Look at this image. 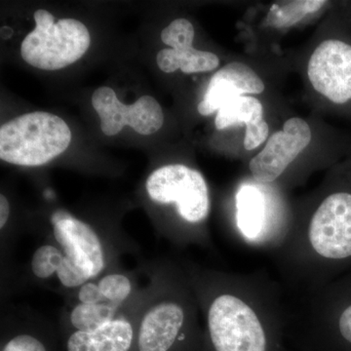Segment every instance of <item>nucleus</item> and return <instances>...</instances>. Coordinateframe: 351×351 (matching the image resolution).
Instances as JSON below:
<instances>
[{
	"instance_id": "12",
	"label": "nucleus",
	"mask_w": 351,
	"mask_h": 351,
	"mask_svg": "<svg viewBox=\"0 0 351 351\" xmlns=\"http://www.w3.org/2000/svg\"><path fill=\"white\" fill-rule=\"evenodd\" d=\"M263 105L258 99L251 96L237 97L219 108L215 124L219 130L245 124L247 129L244 147L247 151H253L269 137V124L263 120Z\"/></svg>"
},
{
	"instance_id": "4",
	"label": "nucleus",
	"mask_w": 351,
	"mask_h": 351,
	"mask_svg": "<svg viewBox=\"0 0 351 351\" xmlns=\"http://www.w3.org/2000/svg\"><path fill=\"white\" fill-rule=\"evenodd\" d=\"M145 188L156 202L176 203L178 212L189 223H199L209 214L206 182L198 171L186 166L175 164L159 168L149 176Z\"/></svg>"
},
{
	"instance_id": "14",
	"label": "nucleus",
	"mask_w": 351,
	"mask_h": 351,
	"mask_svg": "<svg viewBox=\"0 0 351 351\" xmlns=\"http://www.w3.org/2000/svg\"><path fill=\"white\" fill-rule=\"evenodd\" d=\"M132 339L131 325L124 320H113L96 331L71 335L68 351H128Z\"/></svg>"
},
{
	"instance_id": "24",
	"label": "nucleus",
	"mask_w": 351,
	"mask_h": 351,
	"mask_svg": "<svg viewBox=\"0 0 351 351\" xmlns=\"http://www.w3.org/2000/svg\"><path fill=\"white\" fill-rule=\"evenodd\" d=\"M71 215L68 213V212L64 211V210H58V211L54 212L52 216H51V223H52L53 226L56 225L59 221L71 218Z\"/></svg>"
},
{
	"instance_id": "7",
	"label": "nucleus",
	"mask_w": 351,
	"mask_h": 351,
	"mask_svg": "<svg viewBox=\"0 0 351 351\" xmlns=\"http://www.w3.org/2000/svg\"><path fill=\"white\" fill-rule=\"evenodd\" d=\"M92 105L101 119V129L114 136L129 125L141 135H152L163 125L164 114L158 101L143 96L133 105L126 106L110 87H100L92 96Z\"/></svg>"
},
{
	"instance_id": "23",
	"label": "nucleus",
	"mask_w": 351,
	"mask_h": 351,
	"mask_svg": "<svg viewBox=\"0 0 351 351\" xmlns=\"http://www.w3.org/2000/svg\"><path fill=\"white\" fill-rule=\"evenodd\" d=\"M10 214V205L3 195H0V228H3Z\"/></svg>"
},
{
	"instance_id": "13",
	"label": "nucleus",
	"mask_w": 351,
	"mask_h": 351,
	"mask_svg": "<svg viewBox=\"0 0 351 351\" xmlns=\"http://www.w3.org/2000/svg\"><path fill=\"white\" fill-rule=\"evenodd\" d=\"M184 313L179 304L162 302L145 316L138 336L140 351H168L174 345Z\"/></svg>"
},
{
	"instance_id": "22",
	"label": "nucleus",
	"mask_w": 351,
	"mask_h": 351,
	"mask_svg": "<svg viewBox=\"0 0 351 351\" xmlns=\"http://www.w3.org/2000/svg\"><path fill=\"white\" fill-rule=\"evenodd\" d=\"M103 297L104 295L101 294L99 286L92 283L83 286L80 292V300L82 304H99V302L103 299Z\"/></svg>"
},
{
	"instance_id": "8",
	"label": "nucleus",
	"mask_w": 351,
	"mask_h": 351,
	"mask_svg": "<svg viewBox=\"0 0 351 351\" xmlns=\"http://www.w3.org/2000/svg\"><path fill=\"white\" fill-rule=\"evenodd\" d=\"M307 75L314 89L335 104L351 100V45L324 41L309 59Z\"/></svg>"
},
{
	"instance_id": "11",
	"label": "nucleus",
	"mask_w": 351,
	"mask_h": 351,
	"mask_svg": "<svg viewBox=\"0 0 351 351\" xmlns=\"http://www.w3.org/2000/svg\"><path fill=\"white\" fill-rule=\"evenodd\" d=\"M265 90L263 80L243 63L232 62L217 71L208 85L204 99L198 105L201 115L213 114L228 101L245 94H261Z\"/></svg>"
},
{
	"instance_id": "1",
	"label": "nucleus",
	"mask_w": 351,
	"mask_h": 351,
	"mask_svg": "<svg viewBox=\"0 0 351 351\" xmlns=\"http://www.w3.org/2000/svg\"><path fill=\"white\" fill-rule=\"evenodd\" d=\"M71 132L49 112L25 113L0 128V158L20 166H40L68 149Z\"/></svg>"
},
{
	"instance_id": "9",
	"label": "nucleus",
	"mask_w": 351,
	"mask_h": 351,
	"mask_svg": "<svg viewBox=\"0 0 351 351\" xmlns=\"http://www.w3.org/2000/svg\"><path fill=\"white\" fill-rule=\"evenodd\" d=\"M311 141V127L304 119H288L283 130L270 136L265 149L249 164L254 180L260 184L276 181Z\"/></svg>"
},
{
	"instance_id": "5",
	"label": "nucleus",
	"mask_w": 351,
	"mask_h": 351,
	"mask_svg": "<svg viewBox=\"0 0 351 351\" xmlns=\"http://www.w3.org/2000/svg\"><path fill=\"white\" fill-rule=\"evenodd\" d=\"M308 241L319 257L337 265L351 263V193L327 196L308 228Z\"/></svg>"
},
{
	"instance_id": "15",
	"label": "nucleus",
	"mask_w": 351,
	"mask_h": 351,
	"mask_svg": "<svg viewBox=\"0 0 351 351\" xmlns=\"http://www.w3.org/2000/svg\"><path fill=\"white\" fill-rule=\"evenodd\" d=\"M237 223L240 232L248 239H256L265 223L263 193L253 186H243L237 196Z\"/></svg>"
},
{
	"instance_id": "20",
	"label": "nucleus",
	"mask_w": 351,
	"mask_h": 351,
	"mask_svg": "<svg viewBox=\"0 0 351 351\" xmlns=\"http://www.w3.org/2000/svg\"><path fill=\"white\" fill-rule=\"evenodd\" d=\"M98 286L104 297L112 302L124 301L131 292L130 281L120 274L104 277Z\"/></svg>"
},
{
	"instance_id": "6",
	"label": "nucleus",
	"mask_w": 351,
	"mask_h": 351,
	"mask_svg": "<svg viewBox=\"0 0 351 351\" xmlns=\"http://www.w3.org/2000/svg\"><path fill=\"white\" fill-rule=\"evenodd\" d=\"M53 228L55 239L66 254L57 270L62 284L66 287H77L99 276L105 262L100 240L94 230L73 216Z\"/></svg>"
},
{
	"instance_id": "17",
	"label": "nucleus",
	"mask_w": 351,
	"mask_h": 351,
	"mask_svg": "<svg viewBox=\"0 0 351 351\" xmlns=\"http://www.w3.org/2000/svg\"><path fill=\"white\" fill-rule=\"evenodd\" d=\"M114 311L106 304H80L73 309L71 319L73 326L82 332H94L113 321Z\"/></svg>"
},
{
	"instance_id": "21",
	"label": "nucleus",
	"mask_w": 351,
	"mask_h": 351,
	"mask_svg": "<svg viewBox=\"0 0 351 351\" xmlns=\"http://www.w3.org/2000/svg\"><path fill=\"white\" fill-rule=\"evenodd\" d=\"M3 351H46L38 339L29 335H21L11 339Z\"/></svg>"
},
{
	"instance_id": "19",
	"label": "nucleus",
	"mask_w": 351,
	"mask_h": 351,
	"mask_svg": "<svg viewBox=\"0 0 351 351\" xmlns=\"http://www.w3.org/2000/svg\"><path fill=\"white\" fill-rule=\"evenodd\" d=\"M64 256L54 246L45 245L34 253L32 258V271L39 278H48L57 272Z\"/></svg>"
},
{
	"instance_id": "10",
	"label": "nucleus",
	"mask_w": 351,
	"mask_h": 351,
	"mask_svg": "<svg viewBox=\"0 0 351 351\" xmlns=\"http://www.w3.org/2000/svg\"><path fill=\"white\" fill-rule=\"evenodd\" d=\"M193 38L195 27L189 20L173 21L161 32L163 43L170 46L171 49L159 51L156 58L159 69L167 73L181 69L189 75L211 71L219 66V57L214 53L195 49Z\"/></svg>"
},
{
	"instance_id": "3",
	"label": "nucleus",
	"mask_w": 351,
	"mask_h": 351,
	"mask_svg": "<svg viewBox=\"0 0 351 351\" xmlns=\"http://www.w3.org/2000/svg\"><path fill=\"white\" fill-rule=\"evenodd\" d=\"M210 336L216 351H265L267 338L257 313L243 300L221 295L208 314Z\"/></svg>"
},
{
	"instance_id": "16",
	"label": "nucleus",
	"mask_w": 351,
	"mask_h": 351,
	"mask_svg": "<svg viewBox=\"0 0 351 351\" xmlns=\"http://www.w3.org/2000/svg\"><path fill=\"white\" fill-rule=\"evenodd\" d=\"M324 0H300V1L276 3L267 14V23L271 27H288L306 17L307 14L317 12L326 5Z\"/></svg>"
},
{
	"instance_id": "18",
	"label": "nucleus",
	"mask_w": 351,
	"mask_h": 351,
	"mask_svg": "<svg viewBox=\"0 0 351 351\" xmlns=\"http://www.w3.org/2000/svg\"><path fill=\"white\" fill-rule=\"evenodd\" d=\"M332 319L339 336L351 346V276L339 289Z\"/></svg>"
},
{
	"instance_id": "2",
	"label": "nucleus",
	"mask_w": 351,
	"mask_h": 351,
	"mask_svg": "<svg viewBox=\"0 0 351 351\" xmlns=\"http://www.w3.org/2000/svg\"><path fill=\"white\" fill-rule=\"evenodd\" d=\"M36 27L21 45V55L27 64L45 71H57L75 63L89 48L87 27L75 19H61L39 9L34 12Z\"/></svg>"
}]
</instances>
